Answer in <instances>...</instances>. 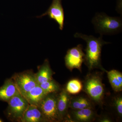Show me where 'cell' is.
<instances>
[{
	"label": "cell",
	"instance_id": "cell-8",
	"mask_svg": "<svg viewBox=\"0 0 122 122\" xmlns=\"http://www.w3.org/2000/svg\"><path fill=\"white\" fill-rule=\"evenodd\" d=\"M46 15H48L51 19L54 20L57 22L61 30H63L65 17L61 0H53L48 10L37 17L41 18Z\"/></svg>",
	"mask_w": 122,
	"mask_h": 122
},
{
	"label": "cell",
	"instance_id": "cell-7",
	"mask_svg": "<svg viewBox=\"0 0 122 122\" xmlns=\"http://www.w3.org/2000/svg\"><path fill=\"white\" fill-rule=\"evenodd\" d=\"M85 56L82 45H79L76 47L69 49L65 58L66 66L71 71L76 69L81 71Z\"/></svg>",
	"mask_w": 122,
	"mask_h": 122
},
{
	"label": "cell",
	"instance_id": "cell-6",
	"mask_svg": "<svg viewBox=\"0 0 122 122\" xmlns=\"http://www.w3.org/2000/svg\"><path fill=\"white\" fill-rule=\"evenodd\" d=\"M11 78L23 96L38 85L35 74L29 71L15 74Z\"/></svg>",
	"mask_w": 122,
	"mask_h": 122
},
{
	"label": "cell",
	"instance_id": "cell-14",
	"mask_svg": "<svg viewBox=\"0 0 122 122\" xmlns=\"http://www.w3.org/2000/svg\"><path fill=\"white\" fill-rule=\"evenodd\" d=\"M72 113L74 119L77 122H91L95 117V113L92 108L73 110Z\"/></svg>",
	"mask_w": 122,
	"mask_h": 122
},
{
	"label": "cell",
	"instance_id": "cell-3",
	"mask_svg": "<svg viewBox=\"0 0 122 122\" xmlns=\"http://www.w3.org/2000/svg\"><path fill=\"white\" fill-rule=\"evenodd\" d=\"M92 22L97 32L102 35L115 33L122 28L121 18L109 16L104 13L96 14L93 18Z\"/></svg>",
	"mask_w": 122,
	"mask_h": 122
},
{
	"label": "cell",
	"instance_id": "cell-21",
	"mask_svg": "<svg viewBox=\"0 0 122 122\" xmlns=\"http://www.w3.org/2000/svg\"><path fill=\"white\" fill-rule=\"evenodd\" d=\"M3 122V121H2V120H1V119H0V122Z\"/></svg>",
	"mask_w": 122,
	"mask_h": 122
},
{
	"label": "cell",
	"instance_id": "cell-5",
	"mask_svg": "<svg viewBox=\"0 0 122 122\" xmlns=\"http://www.w3.org/2000/svg\"><path fill=\"white\" fill-rule=\"evenodd\" d=\"M55 93L48 94L43 99L38 107L48 122L61 121L57 109V95Z\"/></svg>",
	"mask_w": 122,
	"mask_h": 122
},
{
	"label": "cell",
	"instance_id": "cell-16",
	"mask_svg": "<svg viewBox=\"0 0 122 122\" xmlns=\"http://www.w3.org/2000/svg\"><path fill=\"white\" fill-rule=\"evenodd\" d=\"M69 107L73 110H76L85 108H93V105L88 98L79 96L71 97Z\"/></svg>",
	"mask_w": 122,
	"mask_h": 122
},
{
	"label": "cell",
	"instance_id": "cell-17",
	"mask_svg": "<svg viewBox=\"0 0 122 122\" xmlns=\"http://www.w3.org/2000/svg\"><path fill=\"white\" fill-rule=\"evenodd\" d=\"M81 81L77 79H71L68 82L65 90L69 94L75 95L80 93L83 89Z\"/></svg>",
	"mask_w": 122,
	"mask_h": 122
},
{
	"label": "cell",
	"instance_id": "cell-10",
	"mask_svg": "<svg viewBox=\"0 0 122 122\" xmlns=\"http://www.w3.org/2000/svg\"><path fill=\"white\" fill-rule=\"evenodd\" d=\"M19 93L12 79H8L0 87V101L8 102L12 97Z\"/></svg>",
	"mask_w": 122,
	"mask_h": 122
},
{
	"label": "cell",
	"instance_id": "cell-20",
	"mask_svg": "<svg viewBox=\"0 0 122 122\" xmlns=\"http://www.w3.org/2000/svg\"><path fill=\"white\" fill-rule=\"evenodd\" d=\"M99 122H112L110 118L107 117H104L101 118L99 120Z\"/></svg>",
	"mask_w": 122,
	"mask_h": 122
},
{
	"label": "cell",
	"instance_id": "cell-12",
	"mask_svg": "<svg viewBox=\"0 0 122 122\" xmlns=\"http://www.w3.org/2000/svg\"><path fill=\"white\" fill-rule=\"evenodd\" d=\"M48 94L39 85H37L23 96L29 105L38 107L42 100Z\"/></svg>",
	"mask_w": 122,
	"mask_h": 122
},
{
	"label": "cell",
	"instance_id": "cell-18",
	"mask_svg": "<svg viewBox=\"0 0 122 122\" xmlns=\"http://www.w3.org/2000/svg\"><path fill=\"white\" fill-rule=\"evenodd\" d=\"M39 85L48 94L56 93L60 90V86L53 79L43 82Z\"/></svg>",
	"mask_w": 122,
	"mask_h": 122
},
{
	"label": "cell",
	"instance_id": "cell-1",
	"mask_svg": "<svg viewBox=\"0 0 122 122\" xmlns=\"http://www.w3.org/2000/svg\"><path fill=\"white\" fill-rule=\"evenodd\" d=\"M74 37L81 38L86 42L84 61L89 70L91 71L95 68H99L106 72L101 65V53L103 46L109 42L104 41L102 36L97 38L91 35L76 33Z\"/></svg>",
	"mask_w": 122,
	"mask_h": 122
},
{
	"label": "cell",
	"instance_id": "cell-13",
	"mask_svg": "<svg viewBox=\"0 0 122 122\" xmlns=\"http://www.w3.org/2000/svg\"><path fill=\"white\" fill-rule=\"evenodd\" d=\"M35 74L38 85L53 79V72L48 59H46L44 64L39 67L38 72Z\"/></svg>",
	"mask_w": 122,
	"mask_h": 122
},
{
	"label": "cell",
	"instance_id": "cell-19",
	"mask_svg": "<svg viewBox=\"0 0 122 122\" xmlns=\"http://www.w3.org/2000/svg\"><path fill=\"white\" fill-rule=\"evenodd\" d=\"M114 105L118 114L120 117L122 116V96H117L114 99Z\"/></svg>",
	"mask_w": 122,
	"mask_h": 122
},
{
	"label": "cell",
	"instance_id": "cell-2",
	"mask_svg": "<svg viewBox=\"0 0 122 122\" xmlns=\"http://www.w3.org/2000/svg\"><path fill=\"white\" fill-rule=\"evenodd\" d=\"M83 89L92 101L102 104L105 90L102 76L99 73L90 74L86 77Z\"/></svg>",
	"mask_w": 122,
	"mask_h": 122
},
{
	"label": "cell",
	"instance_id": "cell-9",
	"mask_svg": "<svg viewBox=\"0 0 122 122\" xmlns=\"http://www.w3.org/2000/svg\"><path fill=\"white\" fill-rule=\"evenodd\" d=\"M71 97L65 89H62L57 96V109L61 121L66 116Z\"/></svg>",
	"mask_w": 122,
	"mask_h": 122
},
{
	"label": "cell",
	"instance_id": "cell-11",
	"mask_svg": "<svg viewBox=\"0 0 122 122\" xmlns=\"http://www.w3.org/2000/svg\"><path fill=\"white\" fill-rule=\"evenodd\" d=\"M20 122H43L48 121L38 107L29 105Z\"/></svg>",
	"mask_w": 122,
	"mask_h": 122
},
{
	"label": "cell",
	"instance_id": "cell-4",
	"mask_svg": "<svg viewBox=\"0 0 122 122\" xmlns=\"http://www.w3.org/2000/svg\"><path fill=\"white\" fill-rule=\"evenodd\" d=\"M8 103V106L5 112L7 118L12 121L20 122L28 107L29 103L20 93L12 97Z\"/></svg>",
	"mask_w": 122,
	"mask_h": 122
},
{
	"label": "cell",
	"instance_id": "cell-15",
	"mask_svg": "<svg viewBox=\"0 0 122 122\" xmlns=\"http://www.w3.org/2000/svg\"><path fill=\"white\" fill-rule=\"evenodd\" d=\"M109 82L112 89L116 92L122 90V73L116 70H112L109 71H106Z\"/></svg>",
	"mask_w": 122,
	"mask_h": 122
}]
</instances>
